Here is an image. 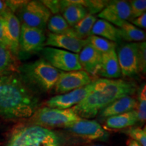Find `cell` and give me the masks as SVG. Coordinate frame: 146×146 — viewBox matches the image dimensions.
<instances>
[{
  "mask_svg": "<svg viewBox=\"0 0 146 146\" xmlns=\"http://www.w3.org/2000/svg\"><path fill=\"white\" fill-rule=\"evenodd\" d=\"M38 100L20 78L14 75L0 77V116L16 120L32 116Z\"/></svg>",
  "mask_w": 146,
  "mask_h": 146,
  "instance_id": "cell-1",
  "label": "cell"
},
{
  "mask_svg": "<svg viewBox=\"0 0 146 146\" xmlns=\"http://www.w3.org/2000/svg\"><path fill=\"white\" fill-rule=\"evenodd\" d=\"M136 89V85L132 82L100 78L95 81L94 88L90 94L71 108L79 118H94L112 102L135 94Z\"/></svg>",
  "mask_w": 146,
  "mask_h": 146,
  "instance_id": "cell-2",
  "label": "cell"
},
{
  "mask_svg": "<svg viewBox=\"0 0 146 146\" xmlns=\"http://www.w3.org/2000/svg\"><path fill=\"white\" fill-rule=\"evenodd\" d=\"M19 69L24 81L43 91L54 88L61 72L43 58L25 64Z\"/></svg>",
  "mask_w": 146,
  "mask_h": 146,
  "instance_id": "cell-3",
  "label": "cell"
},
{
  "mask_svg": "<svg viewBox=\"0 0 146 146\" xmlns=\"http://www.w3.org/2000/svg\"><path fill=\"white\" fill-rule=\"evenodd\" d=\"M116 54L122 75L133 77L141 72H145V41L121 45L118 47Z\"/></svg>",
  "mask_w": 146,
  "mask_h": 146,
  "instance_id": "cell-4",
  "label": "cell"
},
{
  "mask_svg": "<svg viewBox=\"0 0 146 146\" xmlns=\"http://www.w3.org/2000/svg\"><path fill=\"white\" fill-rule=\"evenodd\" d=\"M54 132L39 125L21 127L12 133L7 146H59Z\"/></svg>",
  "mask_w": 146,
  "mask_h": 146,
  "instance_id": "cell-5",
  "label": "cell"
},
{
  "mask_svg": "<svg viewBox=\"0 0 146 146\" xmlns=\"http://www.w3.org/2000/svg\"><path fill=\"white\" fill-rule=\"evenodd\" d=\"M81 119L72 108L61 110L42 108L33 115V121L36 125L49 127H66Z\"/></svg>",
  "mask_w": 146,
  "mask_h": 146,
  "instance_id": "cell-6",
  "label": "cell"
},
{
  "mask_svg": "<svg viewBox=\"0 0 146 146\" xmlns=\"http://www.w3.org/2000/svg\"><path fill=\"white\" fill-rule=\"evenodd\" d=\"M51 12L41 1H29L20 8L22 25L44 31L51 17Z\"/></svg>",
  "mask_w": 146,
  "mask_h": 146,
  "instance_id": "cell-7",
  "label": "cell"
},
{
  "mask_svg": "<svg viewBox=\"0 0 146 146\" xmlns=\"http://www.w3.org/2000/svg\"><path fill=\"white\" fill-rule=\"evenodd\" d=\"M41 52L43 59L58 70L64 72L82 70L78 54L52 47H43Z\"/></svg>",
  "mask_w": 146,
  "mask_h": 146,
  "instance_id": "cell-8",
  "label": "cell"
},
{
  "mask_svg": "<svg viewBox=\"0 0 146 146\" xmlns=\"http://www.w3.org/2000/svg\"><path fill=\"white\" fill-rule=\"evenodd\" d=\"M91 82L90 75L83 70L69 72L61 71L55 85V91L58 94H64L86 86Z\"/></svg>",
  "mask_w": 146,
  "mask_h": 146,
  "instance_id": "cell-9",
  "label": "cell"
},
{
  "mask_svg": "<svg viewBox=\"0 0 146 146\" xmlns=\"http://www.w3.org/2000/svg\"><path fill=\"white\" fill-rule=\"evenodd\" d=\"M95 86V81L81 88L75 89L64 94L57 95L52 97L46 102V105L51 108H58L61 110L69 109L78 104L83 101Z\"/></svg>",
  "mask_w": 146,
  "mask_h": 146,
  "instance_id": "cell-10",
  "label": "cell"
},
{
  "mask_svg": "<svg viewBox=\"0 0 146 146\" xmlns=\"http://www.w3.org/2000/svg\"><path fill=\"white\" fill-rule=\"evenodd\" d=\"M45 37L44 31L22 25L19 38V50L23 53L32 54L41 51Z\"/></svg>",
  "mask_w": 146,
  "mask_h": 146,
  "instance_id": "cell-11",
  "label": "cell"
},
{
  "mask_svg": "<svg viewBox=\"0 0 146 146\" xmlns=\"http://www.w3.org/2000/svg\"><path fill=\"white\" fill-rule=\"evenodd\" d=\"M67 129L75 135L88 141L106 140L108 136L103 127L95 120L81 118Z\"/></svg>",
  "mask_w": 146,
  "mask_h": 146,
  "instance_id": "cell-12",
  "label": "cell"
},
{
  "mask_svg": "<svg viewBox=\"0 0 146 146\" xmlns=\"http://www.w3.org/2000/svg\"><path fill=\"white\" fill-rule=\"evenodd\" d=\"M98 17L118 27L123 21L130 20V5L126 1H109L105 8L98 14Z\"/></svg>",
  "mask_w": 146,
  "mask_h": 146,
  "instance_id": "cell-13",
  "label": "cell"
},
{
  "mask_svg": "<svg viewBox=\"0 0 146 146\" xmlns=\"http://www.w3.org/2000/svg\"><path fill=\"white\" fill-rule=\"evenodd\" d=\"M4 19L5 32L8 47L12 54H18L19 51V38L21 33V23L14 12L8 8L1 14Z\"/></svg>",
  "mask_w": 146,
  "mask_h": 146,
  "instance_id": "cell-14",
  "label": "cell"
},
{
  "mask_svg": "<svg viewBox=\"0 0 146 146\" xmlns=\"http://www.w3.org/2000/svg\"><path fill=\"white\" fill-rule=\"evenodd\" d=\"M88 43L86 39H78L66 35L50 33L45 40L44 47L61 49L78 54L82 49Z\"/></svg>",
  "mask_w": 146,
  "mask_h": 146,
  "instance_id": "cell-15",
  "label": "cell"
},
{
  "mask_svg": "<svg viewBox=\"0 0 146 146\" xmlns=\"http://www.w3.org/2000/svg\"><path fill=\"white\" fill-rule=\"evenodd\" d=\"M78 55L82 70L83 69L89 75H98L102 61V53L87 43Z\"/></svg>",
  "mask_w": 146,
  "mask_h": 146,
  "instance_id": "cell-16",
  "label": "cell"
},
{
  "mask_svg": "<svg viewBox=\"0 0 146 146\" xmlns=\"http://www.w3.org/2000/svg\"><path fill=\"white\" fill-rule=\"evenodd\" d=\"M60 3L62 16L70 27L74 26L89 14L86 8L84 7L85 1L83 0L60 1Z\"/></svg>",
  "mask_w": 146,
  "mask_h": 146,
  "instance_id": "cell-17",
  "label": "cell"
},
{
  "mask_svg": "<svg viewBox=\"0 0 146 146\" xmlns=\"http://www.w3.org/2000/svg\"><path fill=\"white\" fill-rule=\"evenodd\" d=\"M137 102L131 96H126L120 98L100 112L102 118H109L123 113L134 110L137 108Z\"/></svg>",
  "mask_w": 146,
  "mask_h": 146,
  "instance_id": "cell-18",
  "label": "cell"
},
{
  "mask_svg": "<svg viewBox=\"0 0 146 146\" xmlns=\"http://www.w3.org/2000/svg\"><path fill=\"white\" fill-rule=\"evenodd\" d=\"M98 75L106 79H114L122 76L116 50L102 54V61Z\"/></svg>",
  "mask_w": 146,
  "mask_h": 146,
  "instance_id": "cell-19",
  "label": "cell"
},
{
  "mask_svg": "<svg viewBox=\"0 0 146 146\" xmlns=\"http://www.w3.org/2000/svg\"><path fill=\"white\" fill-rule=\"evenodd\" d=\"M90 35L100 36L114 43L120 39L118 28L103 19L97 20L96 21L91 29Z\"/></svg>",
  "mask_w": 146,
  "mask_h": 146,
  "instance_id": "cell-20",
  "label": "cell"
},
{
  "mask_svg": "<svg viewBox=\"0 0 146 146\" xmlns=\"http://www.w3.org/2000/svg\"><path fill=\"white\" fill-rule=\"evenodd\" d=\"M96 21V16L88 14L74 26L70 27L65 35L78 39H86L90 36L91 29Z\"/></svg>",
  "mask_w": 146,
  "mask_h": 146,
  "instance_id": "cell-21",
  "label": "cell"
},
{
  "mask_svg": "<svg viewBox=\"0 0 146 146\" xmlns=\"http://www.w3.org/2000/svg\"><path fill=\"white\" fill-rule=\"evenodd\" d=\"M138 122L137 114L135 110L123 114L108 118L106 127L111 129H122L132 127Z\"/></svg>",
  "mask_w": 146,
  "mask_h": 146,
  "instance_id": "cell-22",
  "label": "cell"
},
{
  "mask_svg": "<svg viewBox=\"0 0 146 146\" xmlns=\"http://www.w3.org/2000/svg\"><path fill=\"white\" fill-rule=\"evenodd\" d=\"M120 39L131 43L143 42L145 40V33L141 29L134 26L128 21H123L118 25Z\"/></svg>",
  "mask_w": 146,
  "mask_h": 146,
  "instance_id": "cell-23",
  "label": "cell"
},
{
  "mask_svg": "<svg viewBox=\"0 0 146 146\" xmlns=\"http://www.w3.org/2000/svg\"><path fill=\"white\" fill-rule=\"evenodd\" d=\"M47 26L51 33L58 35H65L70 29L68 23L60 14H55L51 16Z\"/></svg>",
  "mask_w": 146,
  "mask_h": 146,
  "instance_id": "cell-24",
  "label": "cell"
},
{
  "mask_svg": "<svg viewBox=\"0 0 146 146\" xmlns=\"http://www.w3.org/2000/svg\"><path fill=\"white\" fill-rule=\"evenodd\" d=\"M87 40L89 44L92 45L96 50L102 54H104V53L112 50H116V46H117L116 43L114 42L109 41L98 36L90 35L88 38H87Z\"/></svg>",
  "mask_w": 146,
  "mask_h": 146,
  "instance_id": "cell-25",
  "label": "cell"
},
{
  "mask_svg": "<svg viewBox=\"0 0 146 146\" xmlns=\"http://www.w3.org/2000/svg\"><path fill=\"white\" fill-rule=\"evenodd\" d=\"M13 63L12 53L7 46L0 44V74L7 71Z\"/></svg>",
  "mask_w": 146,
  "mask_h": 146,
  "instance_id": "cell-26",
  "label": "cell"
},
{
  "mask_svg": "<svg viewBox=\"0 0 146 146\" xmlns=\"http://www.w3.org/2000/svg\"><path fill=\"white\" fill-rule=\"evenodd\" d=\"M136 110L138 121L145 123L146 119V86L144 85L139 92Z\"/></svg>",
  "mask_w": 146,
  "mask_h": 146,
  "instance_id": "cell-27",
  "label": "cell"
},
{
  "mask_svg": "<svg viewBox=\"0 0 146 146\" xmlns=\"http://www.w3.org/2000/svg\"><path fill=\"white\" fill-rule=\"evenodd\" d=\"M129 3L131 8V18L129 21H132L145 13V0H133L129 1Z\"/></svg>",
  "mask_w": 146,
  "mask_h": 146,
  "instance_id": "cell-28",
  "label": "cell"
},
{
  "mask_svg": "<svg viewBox=\"0 0 146 146\" xmlns=\"http://www.w3.org/2000/svg\"><path fill=\"white\" fill-rule=\"evenodd\" d=\"M129 136L131 139L137 142L141 146H146V131L145 128L141 129L139 127L129 128L125 131Z\"/></svg>",
  "mask_w": 146,
  "mask_h": 146,
  "instance_id": "cell-29",
  "label": "cell"
},
{
  "mask_svg": "<svg viewBox=\"0 0 146 146\" xmlns=\"http://www.w3.org/2000/svg\"><path fill=\"white\" fill-rule=\"evenodd\" d=\"M108 1H94V0H87L85 1L84 7H85L88 11V13L90 14L100 13L101 12L105 7L108 5Z\"/></svg>",
  "mask_w": 146,
  "mask_h": 146,
  "instance_id": "cell-30",
  "label": "cell"
},
{
  "mask_svg": "<svg viewBox=\"0 0 146 146\" xmlns=\"http://www.w3.org/2000/svg\"><path fill=\"white\" fill-rule=\"evenodd\" d=\"M46 8L50 10L51 14H58L61 11V3L60 1H51V0H47V1H41Z\"/></svg>",
  "mask_w": 146,
  "mask_h": 146,
  "instance_id": "cell-31",
  "label": "cell"
},
{
  "mask_svg": "<svg viewBox=\"0 0 146 146\" xmlns=\"http://www.w3.org/2000/svg\"><path fill=\"white\" fill-rule=\"evenodd\" d=\"M0 44L8 47L5 32V22L3 18L0 15Z\"/></svg>",
  "mask_w": 146,
  "mask_h": 146,
  "instance_id": "cell-32",
  "label": "cell"
},
{
  "mask_svg": "<svg viewBox=\"0 0 146 146\" xmlns=\"http://www.w3.org/2000/svg\"><path fill=\"white\" fill-rule=\"evenodd\" d=\"M131 21L132 23V25L137 27V28L140 27V28L145 29L146 27V13H144L141 16L135 18Z\"/></svg>",
  "mask_w": 146,
  "mask_h": 146,
  "instance_id": "cell-33",
  "label": "cell"
},
{
  "mask_svg": "<svg viewBox=\"0 0 146 146\" xmlns=\"http://www.w3.org/2000/svg\"><path fill=\"white\" fill-rule=\"evenodd\" d=\"M127 146H141V145L139 143H137V142L135 141V140L131 139H129L127 142Z\"/></svg>",
  "mask_w": 146,
  "mask_h": 146,
  "instance_id": "cell-34",
  "label": "cell"
},
{
  "mask_svg": "<svg viewBox=\"0 0 146 146\" xmlns=\"http://www.w3.org/2000/svg\"><path fill=\"white\" fill-rule=\"evenodd\" d=\"M6 5H5V1H0V15L3 13L4 11L6 10Z\"/></svg>",
  "mask_w": 146,
  "mask_h": 146,
  "instance_id": "cell-35",
  "label": "cell"
},
{
  "mask_svg": "<svg viewBox=\"0 0 146 146\" xmlns=\"http://www.w3.org/2000/svg\"><path fill=\"white\" fill-rule=\"evenodd\" d=\"M88 146H105V145H99V144H94V145H88Z\"/></svg>",
  "mask_w": 146,
  "mask_h": 146,
  "instance_id": "cell-36",
  "label": "cell"
}]
</instances>
